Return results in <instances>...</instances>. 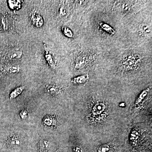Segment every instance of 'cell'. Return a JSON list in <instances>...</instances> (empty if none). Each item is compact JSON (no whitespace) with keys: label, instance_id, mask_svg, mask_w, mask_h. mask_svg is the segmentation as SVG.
<instances>
[{"label":"cell","instance_id":"cell-21","mask_svg":"<svg viewBox=\"0 0 152 152\" xmlns=\"http://www.w3.org/2000/svg\"><path fill=\"white\" fill-rule=\"evenodd\" d=\"M28 115V112L26 109L22 110L20 113V117L22 119H26L27 118Z\"/></svg>","mask_w":152,"mask_h":152},{"label":"cell","instance_id":"cell-17","mask_svg":"<svg viewBox=\"0 0 152 152\" xmlns=\"http://www.w3.org/2000/svg\"><path fill=\"white\" fill-rule=\"evenodd\" d=\"M139 134L137 131L136 130L133 131L131 134L130 140L132 142L133 144L135 145L139 139Z\"/></svg>","mask_w":152,"mask_h":152},{"label":"cell","instance_id":"cell-8","mask_svg":"<svg viewBox=\"0 0 152 152\" xmlns=\"http://www.w3.org/2000/svg\"><path fill=\"white\" fill-rule=\"evenodd\" d=\"M88 79V75H82L74 78L72 82L76 84H83L86 83Z\"/></svg>","mask_w":152,"mask_h":152},{"label":"cell","instance_id":"cell-18","mask_svg":"<svg viewBox=\"0 0 152 152\" xmlns=\"http://www.w3.org/2000/svg\"><path fill=\"white\" fill-rule=\"evenodd\" d=\"M111 150L110 146L108 144H104L99 147L98 152H110Z\"/></svg>","mask_w":152,"mask_h":152},{"label":"cell","instance_id":"cell-1","mask_svg":"<svg viewBox=\"0 0 152 152\" xmlns=\"http://www.w3.org/2000/svg\"><path fill=\"white\" fill-rule=\"evenodd\" d=\"M140 61V58L137 55L130 54L124 58L122 64L126 70H131L137 67Z\"/></svg>","mask_w":152,"mask_h":152},{"label":"cell","instance_id":"cell-16","mask_svg":"<svg viewBox=\"0 0 152 152\" xmlns=\"http://www.w3.org/2000/svg\"><path fill=\"white\" fill-rule=\"evenodd\" d=\"M62 31L64 34L67 37L70 38L73 37V33L69 28L66 26H63L62 27Z\"/></svg>","mask_w":152,"mask_h":152},{"label":"cell","instance_id":"cell-6","mask_svg":"<svg viewBox=\"0 0 152 152\" xmlns=\"http://www.w3.org/2000/svg\"><path fill=\"white\" fill-rule=\"evenodd\" d=\"M45 91L49 94L52 96H56L60 92V88L59 87L53 85H48L46 86Z\"/></svg>","mask_w":152,"mask_h":152},{"label":"cell","instance_id":"cell-12","mask_svg":"<svg viewBox=\"0 0 152 152\" xmlns=\"http://www.w3.org/2000/svg\"><path fill=\"white\" fill-rule=\"evenodd\" d=\"M24 87L20 86L17 88L10 94V97L11 99H13L19 96L24 89Z\"/></svg>","mask_w":152,"mask_h":152},{"label":"cell","instance_id":"cell-5","mask_svg":"<svg viewBox=\"0 0 152 152\" xmlns=\"http://www.w3.org/2000/svg\"><path fill=\"white\" fill-rule=\"evenodd\" d=\"M44 51L46 61L52 68L55 69L56 66L53 57L49 50L47 48L45 44H44Z\"/></svg>","mask_w":152,"mask_h":152},{"label":"cell","instance_id":"cell-2","mask_svg":"<svg viewBox=\"0 0 152 152\" xmlns=\"http://www.w3.org/2000/svg\"><path fill=\"white\" fill-rule=\"evenodd\" d=\"M107 110V106L104 102H97L95 103L91 108V116L96 119L103 116Z\"/></svg>","mask_w":152,"mask_h":152},{"label":"cell","instance_id":"cell-22","mask_svg":"<svg viewBox=\"0 0 152 152\" xmlns=\"http://www.w3.org/2000/svg\"><path fill=\"white\" fill-rule=\"evenodd\" d=\"M54 119L49 117V118H46L44 120V121L46 125H48V126H50V125L53 124V123L54 122Z\"/></svg>","mask_w":152,"mask_h":152},{"label":"cell","instance_id":"cell-11","mask_svg":"<svg viewBox=\"0 0 152 152\" xmlns=\"http://www.w3.org/2000/svg\"><path fill=\"white\" fill-rule=\"evenodd\" d=\"M99 26L103 30L113 35L115 33V30L108 24L102 22L100 23Z\"/></svg>","mask_w":152,"mask_h":152},{"label":"cell","instance_id":"cell-7","mask_svg":"<svg viewBox=\"0 0 152 152\" xmlns=\"http://www.w3.org/2000/svg\"><path fill=\"white\" fill-rule=\"evenodd\" d=\"M150 89L149 88H147L143 90L140 93V94L139 95L138 97L136 99L135 103V105L136 107H138L140 104L143 101L144 99L146 97Z\"/></svg>","mask_w":152,"mask_h":152},{"label":"cell","instance_id":"cell-23","mask_svg":"<svg viewBox=\"0 0 152 152\" xmlns=\"http://www.w3.org/2000/svg\"><path fill=\"white\" fill-rule=\"evenodd\" d=\"M60 13L62 16H64L66 14V11L64 7H61L60 9Z\"/></svg>","mask_w":152,"mask_h":152},{"label":"cell","instance_id":"cell-4","mask_svg":"<svg viewBox=\"0 0 152 152\" xmlns=\"http://www.w3.org/2000/svg\"><path fill=\"white\" fill-rule=\"evenodd\" d=\"M30 20L32 23L37 28H40L44 24V19L38 12H33L30 15Z\"/></svg>","mask_w":152,"mask_h":152},{"label":"cell","instance_id":"cell-3","mask_svg":"<svg viewBox=\"0 0 152 152\" xmlns=\"http://www.w3.org/2000/svg\"><path fill=\"white\" fill-rule=\"evenodd\" d=\"M88 63V58L87 56L84 54L79 55L75 59V68L77 69H81L86 68Z\"/></svg>","mask_w":152,"mask_h":152},{"label":"cell","instance_id":"cell-14","mask_svg":"<svg viewBox=\"0 0 152 152\" xmlns=\"http://www.w3.org/2000/svg\"><path fill=\"white\" fill-rule=\"evenodd\" d=\"M10 58L12 59H18L21 57L22 53L21 51L19 49H14L11 52Z\"/></svg>","mask_w":152,"mask_h":152},{"label":"cell","instance_id":"cell-20","mask_svg":"<svg viewBox=\"0 0 152 152\" xmlns=\"http://www.w3.org/2000/svg\"><path fill=\"white\" fill-rule=\"evenodd\" d=\"M20 70V67L18 66H12L9 69V72L11 73H16L18 72Z\"/></svg>","mask_w":152,"mask_h":152},{"label":"cell","instance_id":"cell-15","mask_svg":"<svg viewBox=\"0 0 152 152\" xmlns=\"http://www.w3.org/2000/svg\"><path fill=\"white\" fill-rule=\"evenodd\" d=\"M9 6L11 9L12 10H18L21 7V1H8Z\"/></svg>","mask_w":152,"mask_h":152},{"label":"cell","instance_id":"cell-10","mask_svg":"<svg viewBox=\"0 0 152 152\" xmlns=\"http://www.w3.org/2000/svg\"><path fill=\"white\" fill-rule=\"evenodd\" d=\"M7 143L11 146L19 145L21 144L20 140L16 136H11L8 140Z\"/></svg>","mask_w":152,"mask_h":152},{"label":"cell","instance_id":"cell-25","mask_svg":"<svg viewBox=\"0 0 152 152\" xmlns=\"http://www.w3.org/2000/svg\"><path fill=\"white\" fill-rule=\"evenodd\" d=\"M56 152H62L61 150L60 149H57L56 150Z\"/></svg>","mask_w":152,"mask_h":152},{"label":"cell","instance_id":"cell-24","mask_svg":"<svg viewBox=\"0 0 152 152\" xmlns=\"http://www.w3.org/2000/svg\"><path fill=\"white\" fill-rule=\"evenodd\" d=\"M74 152H83V150L80 147L76 146L74 148Z\"/></svg>","mask_w":152,"mask_h":152},{"label":"cell","instance_id":"cell-9","mask_svg":"<svg viewBox=\"0 0 152 152\" xmlns=\"http://www.w3.org/2000/svg\"><path fill=\"white\" fill-rule=\"evenodd\" d=\"M138 29L139 31L143 34H150L151 32V27L147 24L142 23L139 26Z\"/></svg>","mask_w":152,"mask_h":152},{"label":"cell","instance_id":"cell-13","mask_svg":"<svg viewBox=\"0 0 152 152\" xmlns=\"http://www.w3.org/2000/svg\"><path fill=\"white\" fill-rule=\"evenodd\" d=\"M49 147L48 141L46 140H41L39 144L40 152H46Z\"/></svg>","mask_w":152,"mask_h":152},{"label":"cell","instance_id":"cell-19","mask_svg":"<svg viewBox=\"0 0 152 152\" xmlns=\"http://www.w3.org/2000/svg\"><path fill=\"white\" fill-rule=\"evenodd\" d=\"M132 6L129 3H124L121 6V10L124 12H128L131 10Z\"/></svg>","mask_w":152,"mask_h":152}]
</instances>
